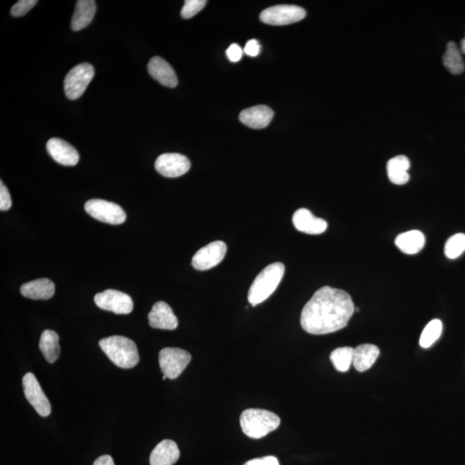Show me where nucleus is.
Returning <instances> with one entry per match:
<instances>
[{"label":"nucleus","instance_id":"f257e3e1","mask_svg":"<svg viewBox=\"0 0 465 465\" xmlns=\"http://www.w3.org/2000/svg\"><path fill=\"white\" fill-rule=\"evenodd\" d=\"M354 311V303L347 291L321 287L303 307L301 326L310 335H328L347 327Z\"/></svg>","mask_w":465,"mask_h":465},{"label":"nucleus","instance_id":"f03ea898","mask_svg":"<svg viewBox=\"0 0 465 465\" xmlns=\"http://www.w3.org/2000/svg\"><path fill=\"white\" fill-rule=\"evenodd\" d=\"M99 347L120 368H133L140 360L136 343L125 336L114 335L101 340Z\"/></svg>","mask_w":465,"mask_h":465},{"label":"nucleus","instance_id":"7ed1b4c3","mask_svg":"<svg viewBox=\"0 0 465 465\" xmlns=\"http://www.w3.org/2000/svg\"><path fill=\"white\" fill-rule=\"evenodd\" d=\"M240 423L247 437L258 440L275 431L279 426L281 419L271 411L249 408L242 412Z\"/></svg>","mask_w":465,"mask_h":465},{"label":"nucleus","instance_id":"20e7f679","mask_svg":"<svg viewBox=\"0 0 465 465\" xmlns=\"http://www.w3.org/2000/svg\"><path fill=\"white\" fill-rule=\"evenodd\" d=\"M286 268L283 263L276 262L266 266L254 279L249 291V302L253 306L260 305L269 298L282 280Z\"/></svg>","mask_w":465,"mask_h":465},{"label":"nucleus","instance_id":"39448f33","mask_svg":"<svg viewBox=\"0 0 465 465\" xmlns=\"http://www.w3.org/2000/svg\"><path fill=\"white\" fill-rule=\"evenodd\" d=\"M95 74V69L89 63L78 64L71 69L64 80V90L67 99H80L91 83Z\"/></svg>","mask_w":465,"mask_h":465},{"label":"nucleus","instance_id":"423d86ee","mask_svg":"<svg viewBox=\"0 0 465 465\" xmlns=\"http://www.w3.org/2000/svg\"><path fill=\"white\" fill-rule=\"evenodd\" d=\"M190 360L189 352L180 348H164L159 354L161 371L169 380L179 377L189 365Z\"/></svg>","mask_w":465,"mask_h":465},{"label":"nucleus","instance_id":"0eeeda50","mask_svg":"<svg viewBox=\"0 0 465 465\" xmlns=\"http://www.w3.org/2000/svg\"><path fill=\"white\" fill-rule=\"evenodd\" d=\"M85 211L100 222L119 225L125 222L127 216L121 206L103 200H91L85 202Z\"/></svg>","mask_w":465,"mask_h":465},{"label":"nucleus","instance_id":"6e6552de","mask_svg":"<svg viewBox=\"0 0 465 465\" xmlns=\"http://www.w3.org/2000/svg\"><path fill=\"white\" fill-rule=\"evenodd\" d=\"M306 16L302 7L292 5H279L262 11L260 18L264 24L269 25H287L301 21Z\"/></svg>","mask_w":465,"mask_h":465},{"label":"nucleus","instance_id":"1a4fd4ad","mask_svg":"<svg viewBox=\"0 0 465 465\" xmlns=\"http://www.w3.org/2000/svg\"><path fill=\"white\" fill-rule=\"evenodd\" d=\"M95 302L99 309L118 314H130L134 309L132 298L129 295L116 290H106L97 293Z\"/></svg>","mask_w":465,"mask_h":465},{"label":"nucleus","instance_id":"9d476101","mask_svg":"<svg viewBox=\"0 0 465 465\" xmlns=\"http://www.w3.org/2000/svg\"><path fill=\"white\" fill-rule=\"evenodd\" d=\"M227 253V245L222 241H216L202 247L195 254L191 264L198 271H207L223 261Z\"/></svg>","mask_w":465,"mask_h":465},{"label":"nucleus","instance_id":"9b49d317","mask_svg":"<svg viewBox=\"0 0 465 465\" xmlns=\"http://www.w3.org/2000/svg\"><path fill=\"white\" fill-rule=\"evenodd\" d=\"M22 386L26 399L39 415L47 417L51 412V404L34 374L29 373L22 377Z\"/></svg>","mask_w":465,"mask_h":465},{"label":"nucleus","instance_id":"f8f14e48","mask_svg":"<svg viewBox=\"0 0 465 465\" xmlns=\"http://www.w3.org/2000/svg\"><path fill=\"white\" fill-rule=\"evenodd\" d=\"M155 169L167 178H178L190 170V162L186 156L180 153H163L157 158Z\"/></svg>","mask_w":465,"mask_h":465},{"label":"nucleus","instance_id":"ddd939ff","mask_svg":"<svg viewBox=\"0 0 465 465\" xmlns=\"http://www.w3.org/2000/svg\"><path fill=\"white\" fill-rule=\"evenodd\" d=\"M47 151L56 162L63 166L73 167L80 160L77 150L62 139L52 138L48 140Z\"/></svg>","mask_w":465,"mask_h":465},{"label":"nucleus","instance_id":"4468645a","mask_svg":"<svg viewBox=\"0 0 465 465\" xmlns=\"http://www.w3.org/2000/svg\"><path fill=\"white\" fill-rule=\"evenodd\" d=\"M148 317L149 325L153 328L174 330L178 328V318L167 303L162 301L156 303Z\"/></svg>","mask_w":465,"mask_h":465},{"label":"nucleus","instance_id":"2eb2a0df","mask_svg":"<svg viewBox=\"0 0 465 465\" xmlns=\"http://www.w3.org/2000/svg\"><path fill=\"white\" fill-rule=\"evenodd\" d=\"M294 226L300 232L309 235H321L328 228L324 219L314 216L309 209H299L292 217Z\"/></svg>","mask_w":465,"mask_h":465},{"label":"nucleus","instance_id":"dca6fc26","mask_svg":"<svg viewBox=\"0 0 465 465\" xmlns=\"http://www.w3.org/2000/svg\"><path fill=\"white\" fill-rule=\"evenodd\" d=\"M273 111L266 106H256L241 112L239 118L243 125L254 130L265 129L273 118Z\"/></svg>","mask_w":465,"mask_h":465},{"label":"nucleus","instance_id":"f3484780","mask_svg":"<svg viewBox=\"0 0 465 465\" xmlns=\"http://www.w3.org/2000/svg\"><path fill=\"white\" fill-rule=\"evenodd\" d=\"M148 70L149 74L161 85L170 88H174L178 85V78L175 71L169 63L159 56L150 60Z\"/></svg>","mask_w":465,"mask_h":465},{"label":"nucleus","instance_id":"a211bd4d","mask_svg":"<svg viewBox=\"0 0 465 465\" xmlns=\"http://www.w3.org/2000/svg\"><path fill=\"white\" fill-rule=\"evenodd\" d=\"M179 457L177 444L171 440H165L153 450L150 455V465H174Z\"/></svg>","mask_w":465,"mask_h":465},{"label":"nucleus","instance_id":"6ab92c4d","mask_svg":"<svg viewBox=\"0 0 465 465\" xmlns=\"http://www.w3.org/2000/svg\"><path fill=\"white\" fill-rule=\"evenodd\" d=\"M20 292L25 298L33 300H48L53 298L55 284L48 279H40L22 284Z\"/></svg>","mask_w":465,"mask_h":465},{"label":"nucleus","instance_id":"aec40b11","mask_svg":"<svg viewBox=\"0 0 465 465\" xmlns=\"http://www.w3.org/2000/svg\"><path fill=\"white\" fill-rule=\"evenodd\" d=\"M96 10V2L93 0H78L71 21L73 31L78 32L88 27L95 18Z\"/></svg>","mask_w":465,"mask_h":465},{"label":"nucleus","instance_id":"412c9836","mask_svg":"<svg viewBox=\"0 0 465 465\" xmlns=\"http://www.w3.org/2000/svg\"><path fill=\"white\" fill-rule=\"evenodd\" d=\"M380 354V348L373 344H363L354 348L352 365L359 373L369 370Z\"/></svg>","mask_w":465,"mask_h":465},{"label":"nucleus","instance_id":"4be33fe9","mask_svg":"<svg viewBox=\"0 0 465 465\" xmlns=\"http://www.w3.org/2000/svg\"><path fill=\"white\" fill-rule=\"evenodd\" d=\"M395 243L403 253L415 254L425 246L426 238L421 231L410 230L397 235Z\"/></svg>","mask_w":465,"mask_h":465},{"label":"nucleus","instance_id":"5701e85b","mask_svg":"<svg viewBox=\"0 0 465 465\" xmlns=\"http://www.w3.org/2000/svg\"><path fill=\"white\" fill-rule=\"evenodd\" d=\"M410 167V161L408 157L398 155L389 160L387 172L389 180L395 185H405L410 180L408 170Z\"/></svg>","mask_w":465,"mask_h":465},{"label":"nucleus","instance_id":"b1692460","mask_svg":"<svg viewBox=\"0 0 465 465\" xmlns=\"http://www.w3.org/2000/svg\"><path fill=\"white\" fill-rule=\"evenodd\" d=\"M40 350L42 351L45 359L53 363L58 359L61 354L59 345V335L53 330L47 329L41 335L39 342Z\"/></svg>","mask_w":465,"mask_h":465},{"label":"nucleus","instance_id":"393cba45","mask_svg":"<svg viewBox=\"0 0 465 465\" xmlns=\"http://www.w3.org/2000/svg\"><path fill=\"white\" fill-rule=\"evenodd\" d=\"M443 63L449 72L452 74H460L464 72V62L455 43L450 42L446 46Z\"/></svg>","mask_w":465,"mask_h":465},{"label":"nucleus","instance_id":"a878e982","mask_svg":"<svg viewBox=\"0 0 465 465\" xmlns=\"http://www.w3.org/2000/svg\"><path fill=\"white\" fill-rule=\"evenodd\" d=\"M354 348L346 347L337 348L332 352L330 359L337 370L346 373L350 369L354 361Z\"/></svg>","mask_w":465,"mask_h":465},{"label":"nucleus","instance_id":"bb28decb","mask_svg":"<svg viewBox=\"0 0 465 465\" xmlns=\"http://www.w3.org/2000/svg\"><path fill=\"white\" fill-rule=\"evenodd\" d=\"M442 322L438 319L431 321L429 324L426 326L422 333L421 339H419V345L423 348H429L435 343L438 338H440L442 333Z\"/></svg>","mask_w":465,"mask_h":465},{"label":"nucleus","instance_id":"cd10ccee","mask_svg":"<svg viewBox=\"0 0 465 465\" xmlns=\"http://www.w3.org/2000/svg\"><path fill=\"white\" fill-rule=\"evenodd\" d=\"M465 251V234L459 233L450 237L445 245V256L450 260H455Z\"/></svg>","mask_w":465,"mask_h":465},{"label":"nucleus","instance_id":"c85d7f7f","mask_svg":"<svg viewBox=\"0 0 465 465\" xmlns=\"http://www.w3.org/2000/svg\"><path fill=\"white\" fill-rule=\"evenodd\" d=\"M207 1L205 0H186L181 10V16L186 20L193 18L204 8Z\"/></svg>","mask_w":465,"mask_h":465},{"label":"nucleus","instance_id":"c756f323","mask_svg":"<svg viewBox=\"0 0 465 465\" xmlns=\"http://www.w3.org/2000/svg\"><path fill=\"white\" fill-rule=\"evenodd\" d=\"M36 4V0H20V1H18L13 6V8L11 10V14L16 18L25 16Z\"/></svg>","mask_w":465,"mask_h":465},{"label":"nucleus","instance_id":"7c9ffc66","mask_svg":"<svg viewBox=\"0 0 465 465\" xmlns=\"http://www.w3.org/2000/svg\"><path fill=\"white\" fill-rule=\"evenodd\" d=\"M11 207V198L7 187L0 182V209L1 211H8Z\"/></svg>","mask_w":465,"mask_h":465},{"label":"nucleus","instance_id":"2f4dec72","mask_svg":"<svg viewBox=\"0 0 465 465\" xmlns=\"http://www.w3.org/2000/svg\"><path fill=\"white\" fill-rule=\"evenodd\" d=\"M226 55L228 60L232 62H238L241 61L242 57L243 51L242 48L238 44H232L226 51Z\"/></svg>","mask_w":465,"mask_h":465},{"label":"nucleus","instance_id":"473e14b6","mask_svg":"<svg viewBox=\"0 0 465 465\" xmlns=\"http://www.w3.org/2000/svg\"><path fill=\"white\" fill-rule=\"evenodd\" d=\"M244 465H280L277 457L268 456L247 461Z\"/></svg>","mask_w":465,"mask_h":465},{"label":"nucleus","instance_id":"72a5a7b5","mask_svg":"<svg viewBox=\"0 0 465 465\" xmlns=\"http://www.w3.org/2000/svg\"><path fill=\"white\" fill-rule=\"evenodd\" d=\"M260 43H258V41L255 39L249 41V42H247L246 44L245 50H244V52H245L246 55L251 56V57H256V56L260 54Z\"/></svg>","mask_w":465,"mask_h":465},{"label":"nucleus","instance_id":"f704fd0d","mask_svg":"<svg viewBox=\"0 0 465 465\" xmlns=\"http://www.w3.org/2000/svg\"><path fill=\"white\" fill-rule=\"evenodd\" d=\"M93 465H115L113 459L110 455H104L97 459Z\"/></svg>","mask_w":465,"mask_h":465},{"label":"nucleus","instance_id":"c9c22d12","mask_svg":"<svg viewBox=\"0 0 465 465\" xmlns=\"http://www.w3.org/2000/svg\"><path fill=\"white\" fill-rule=\"evenodd\" d=\"M461 50H462L463 53L465 55V39L461 42Z\"/></svg>","mask_w":465,"mask_h":465}]
</instances>
